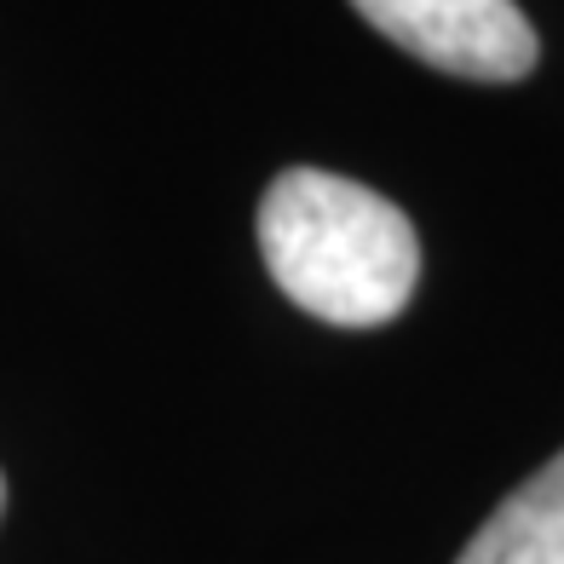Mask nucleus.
<instances>
[{
	"mask_svg": "<svg viewBox=\"0 0 564 564\" xmlns=\"http://www.w3.org/2000/svg\"><path fill=\"white\" fill-rule=\"evenodd\" d=\"M260 253L300 312L335 328L392 323L421 276V242L398 202L323 167H289L260 202Z\"/></svg>",
	"mask_w": 564,
	"mask_h": 564,
	"instance_id": "nucleus-1",
	"label": "nucleus"
},
{
	"mask_svg": "<svg viewBox=\"0 0 564 564\" xmlns=\"http://www.w3.org/2000/svg\"><path fill=\"white\" fill-rule=\"evenodd\" d=\"M357 18L409 58L460 82H519L542 58L519 0H351Z\"/></svg>",
	"mask_w": 564,
	"mask_h": 564,
	"instance_id": "nucleus-2",
	"label": "nucleus"
},
{
	"mask_svg": "<svg viewBox=\"0 0 564 564\" xmlns=\"http://www.w3.org/2000/svg\"><path fill=\"white\" fill-rule=\"evenodd\" d=\"M0 507H7V478H0Z\"/></svg>",
	"mask_w": 564,
	"mask_h": 564,
	"instance_id": "nucleus-4",
	"label": "nucleus"
},
{
	"mask_svg": "<svg viewBox=\"0 0 564 564\" xmlns=\"http://www.w3.org/2000/svg\"><path fill=\"white\" fill-rule=\"evenodd\" d=\"M455 564H564V449L478 524Z\"/></svg>",
	"mask_w": 564,
	"mask_h": 564,
	"instance_id": "nucleus-3",
	"label": "nucleus"
}]
</instances>
